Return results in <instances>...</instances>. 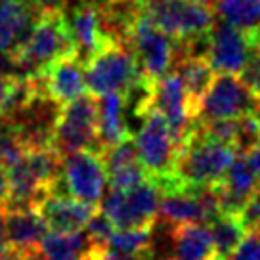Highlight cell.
Here are the masks:
<instances>
[{
  "mask_svg": "<svg viewBox=\"0 0 260 260\" xmlns=\"http://www.w3.org/2000/svg\"><path fill=\"white\" fill-rule=\"evenodd\" d=\"M77 54L75 42L65 19V8L41 10L29 35L4 56L21 75H39L57 57Z\"/></svg>",
  "mask_w": 260,
  "mask_h": 260,
  "instance_id": "6da1fadb",
  "label": "cell"
},
{
  "mask_svg": "<svg viewBox=\"0 0 260 260\" xmlns=\"http://www.w3.org/2000/svg\"><path fill=\"white\" fill-rule=\"evenodd\" d=\"M207 226L211 230L214 256L220 260H228V256L236 251V247L241 243L245 234L249 232L243 226L241 218L237 214H230V212H220Z\"/></svg>",
  "mask_w": 260,
  "mask_h": 260,
  "instance_id": "603a6c76",
  "label": "cell"
},
{
  "mask_svg": "<svg viewBox=\"0 0 260 260\" xmlns=\"http://www.w3.org/2000/svg\"><path fill=\"white\" fill-rule=\"evenodd\" d=\"M104 161H106L109 189H119V191L132 189L134 186H138L144 180L149 178L136 155V147L132 144V138L106 149Z\"/></svg>",
  "mask_w": 260,
  "mask_h": 260,
  "instance_id": "ac0fdd59",
  "label": "cell"
},
{
  "mask_svg": "<svg viewBox=\"0 0 260 260\" xmlns=\"http://www.w3.org/2000/svg\"><path fill=\"white\" fill-rule=\"evenodd\" d=\"M59 184L75 199L100 205L107 186L104 151L81 149L63 155Z\"/></svg>",
  "mask_w": 260,
  "mask_h": 260,
  "instance_id": "30bf717a",
  "label": "cell"
},
{
  "mask_svg": "<svg viewBox=\"0 0 260 260\" xmlns=\"http://www.w3.org/2000/svg\"><path fill=\"white\" fill-rule=\"evenodd\" d=\"M88 260H151V254H149V251L119 252V251H111L107 247H96V249H92Z\"/></svg>",
  "mask_w": 260,
  "mask_h": 260,
  "instance_id": "f546056e",
  "label": "cell"
},
{
  "mask_svg": "<svg viewBox=\"0 0 260 260\" xmlns=\"http://www.w3.org/2000/svg\"><path fill=\"white\" fill-rule=\"evenodd\" d=\"M37 77L42 94L48 96L54 104L61 107L69 104L71 100L82 96L86 88V77H84V63L77 54L57 57L48 67H44Z\"/></svg>",
  "mask_w": 260,
  "mask_h": 260,
  "instance_id": "5bb4252c",
  "label": "cell"
},
{
  "mask_svg": "<svg viewBox=\"0 0 260 260\" xmlns=\"http://www.w3.org/2000/svg\"><path fill=\"white\" fill-rule=\"evenodd\" d=\"M10 203V180L6 167L0 165V211L6 212Z\"/></svg>",
  "mask_w": 260,
  "mask_h": 260,
  "instance_id": "4dcf8cb0",
  "label": "cell"
},
{
  "mask_svg": "<svg viewBox=\"0 0 260 260\" xmlns=\"http://www.w3.org/2000/svg\"><path fill=\"white\" fill-rule=\"evenodd\" d=\"M0 260H21V256H17L16 252L10 249H4V251H0Z\"/></svg>",
  "mask_w": 260,
  "mask_h": 260,
  "instance_id": "d590c367",
  "label": "cell"
},
{
  "mask_svg": "<svg viewBox=\"0 0 260 260\" xmlns=\"http://www.w3.org/2000/svg\"><path fill=\"white\" fill-rule=\"evenodd\" d=\"M140 65V71L149 82L159 81L172 69L176 42L149 16L147 6L140 10L124 32V41Z\"/></svg>",
  "mask_w": 260,
  "mask_h": 260,
  "instance_id": "277c9868",
  "label": "cell"
},
{
  "mask_svg": "<svg viewBox=\"0 0 260 260\" xmlns=\"http://www.w3.org/2000/svg\"><path fill=\"white\" fill-rule=\"evenodd\" d=\"M12 79H14L12 73H2V71H0V115H2V106H4V102H6V96H8Z\"/></svg>",
  "mask_w": 260,
  "mask_h": 260,
  "instance_id": "d6a6232c",
  "label": "cell"
},
{
  "mask_svg": "<svg viewBox=\"0 0 260 260\" xmlns=\"http://www.w3.org/2000/svg\"><path fill=\"white\" fill-rule=\"evenodd\" d=\"M241 222H243V226L249 230V232H256L260 228V187L254 191V193L249 197V201L245 203V207L241 209V212L237 214Z\"/></svg>",
  "mask_w": 260,
  "mask_h": 260,
  "instance_id": "f1b7e54d",
  "label": "cell"
},
{
  "mask_svg": "<svg viewBox=\"0 0 260 260\" xmlns=\"http://www.w3.org/2000/svg\"><path fill=\"white\" fill-rule=\"evenodd\" d=\"M52 147L57 153L67 155L81 149L98 147V98L90 92L71 100L59 107L56 119Z\"/></svg>",
  "mask_w": 260,
  "mask_h": 260,
  "instance_id": "8992f818",
  "label": "cell"
},
{
  "mask_svg": "<svg viewBox=\"0 0 260 260\" xmlns=\"http://www.w3.org/2000/svg\"><path fill=\"white\" fill-rule=\"evenodd\" d=\"M65 19L73 37L77 56L82 63H86L107 42H111L102 25L98 0H77L73 4L67 2Z\"/></svg>",
  "mask_w": 260,
  "mask_h": 260,
  "instance_id": "4fadbf2b",
  "label": "cell"
},
{
  "mask_svg": "<svg viewBox=\"0 0 260 260\" xmlns=\"http://www.w3.org/2000/svg\"><path fill=\"white\" fill-rule=\"evenodd\" d=\"M84 77L86 88L96 98L113 92L128 94L142 79H146L128 46L117 41L107 42L84 63Z\"/></svg>",
  "mask_w": 260,
  "mask_h": 260,
  "instance_id": "3957f363",
  "label": "cell"
},
{
  "mask_svg": "<svg viewBox=\"0 0 260 260\" xmlns=\"http://www.w3.org/2000/svg\"><path fill=\"white\" fill-rule=\"evenodd\" d=\"M149 16L174 41H195L216 23L214 6L197 0H155L147 6Z\"/></svg>",
  "mask_w": 260,
  "mask_h": 260,
  "instance_id": "ba28073f",
  "label": "cell"
},
{
  "mask_svg": "<svg viewBox=\"0 0 260 260\" xmlns=\"http://www.w3.org/2000/svg\"><path fill=\"white\" fill-rule=\"evenodd\" d=\"M153 107L159 109L169 121L176 146H182L186 136L193 130L197 117L187 96V90L180 75L171 69L153 84Z\"/></svg>",
  "mask_w": 260,
  "mask_h": 260,
  "instance_id": "7c38bea8",
  "label": "cell"
},
{
  "mask_svg": "<svg viewBox=\"0 0 260 260\" xmlns=\"http://www.w3.org/2000/svg\"><path fill=\"white\" fill-rule=\"evenodd\" d=\"M256 107L258 102L239 75L216 73L199 102L197 122L237 119L245 113L256 111Z\"/></svg>",
  "mask_w": 260,
  "mask_h": 260,
  "instance_id": "9c48e42d",
  "label": "cell"
},
{
  "mask_svg": "<svg viewBox=\"0 0 260 260\" xmlns=\"http://www.w3.org/2000/svg\"><path fill=\"white\" fill-rule=\"evenodd\" d=\"M151 236H153V226L115 230L106 247L119 252H146L149 251Z\"/></svg>",
  "mask_w": 260,
  "mask_h": 260,
  "instance_id": "d4e9b609",
  "label": "cell"
},
{
  "mask_svg": "<svg viewBox=\"0 0 260 260\" xmlns=\"http://www.w3.org/2000/svg\"><path fill=\"white\" fill-rule=\"evenodd\" d=\"M256 232H258V234H260V228H258V230H256Z\"/></svg>",
  "mask_w": 260,
  "mask_h": 260,
  "instance_id": "74e56055",
  "label": "cell"
},
{
  "mask_svg": "<svg viewBox=\"0 0 260 260\" xmlns=\"http://www.w3.org/2000/svg\"><path fill=\"white\" fill-rule=\"evenodd\" d=\"M39 12L23 0H0V56L29 35Z\"/></svg>",
  "mask_w": 260,
  "mask_h": 260,
  "instance_id": "ffe728a7",
  "label": "cell"
},
{
  "mask_svg": "<svg viewBox=\"0 0 260 260\" xmlns=\"http://www.w3.org/2000/svg\"><path fill=\"white\" fill-rule=\"evenodd\" d=\"M228 260H260V234L258 232H247L241 243L236 247Z\"/></svg>",
  "mask_w": 260,
  "mask_h": 260,
  "instance_id": "83f0119b",
  "label": "cell"
},
{
  "mask_svg": "<svg viewBox=\"0 0 260 260\" xmlns=\"http://www.w3.org/2000/svg\"><path fill=\"white\" fill-rule=\"evenodd\" d=\"M216 16L239 29L260 25V0H214Z\"/></svg>",
  "mask_w": 260,
  "mask_h": 260,
  "instance_id": "cb8c5ba5",
  "label": "cell"
},
{
  "mask_svg": "<svg viewBox=\"0 0 260 260\" xmlns=\"http://www.w3.org/2000/svg\"><path fill=\"white\" fill-rule=\"evenodd\" d=\"M37 211L44 218L48 232H79L88 224V220L100 211V205L86 203L81 199H75L71 195L48 193L41 203L37 205Z\"/></svg>",
  "mask_w": 260,
  "mask_h": 260,
  "instance_id": "9a60e30c",
  "label": "cell"
},
{
  "mask_svg": "<svg viewBox=\"0 0 260 260\" xmlns=\"http://www.w3.org/2000/svg\"><path fill=\"white\" fill-rule=\"evenodd\" d=\"M46 232L48 226L37 207L6 211V241L8 249L17 256L37 251Z\"/></svg>",
  "mask_w": 260,
  "mask_h": 260,
  "instance_id": "e0dca14e",
  "label": "cell"
},
{
  "mask_svg": "<svg viewBox=\"0 0 260 260\" xmlns=\"http://www.w3.org/2000/svg\"><path fill=\"white\" fill-rule=\"evenodd\" d=\"M159 199L161 189L157 182L147 178L132 189H109L104 197L102 212L111 220L115 230L153 226L159 212Z\"/></svg>",
  "mask_w": 260,
  "mask_h": 260,
  "instance_id": "52a82bcc",
  "label": "cell"
},
{
  "mask_svg": "<svg viewBox=\"0 0 260 260\" xmlns=\"http://www.w3.org/2000/svg\"><path fill=\"white\" fill-rule=\"evenodd\" d=\"M236 155V147L209 136L195 121L193 130L178 149L172 176L184 187L214 186L226 174Z\"/></svg>",
  "mask_w": 260,
  "mask_h": 260,
  "instance_id": "7a4b0ae2",
  "label": "cell"
},
{
  "mask_svg": "<svg viewBox=\"0 0 260 260\" xmlns=\"http://www.w3.org/2000/svg\"><path fill=\"white\" fill-rule=\"evenodd\" d=\"M130 2H136V4H142V6H149L155 0H130Z\"/></svg>",
  "mask_w": 260,
  "mask_h": 260,
  "instance_id": "8d00e7d4",
  "label": "cell"
},
{
  "mask_svg": "<svg viewBox=\"0 0 260 260\" xmlns=\"http://www.w3.org/2000/svg\"><path fill=\"white\" fill-rule=\"evenodd\" d=\"M169 260H172V258H169Z\"/></svg>",
  "mask_w": 260,
  "mask_h": 260,
  "instance_id": "f35d334b",
  "label": "cell"
},
{
  "mask_svg": "<svg viewBox=\"0 0 260 260\" xmlns=\"http://www.w3.org/2000/svg\"><path fill=\"white\" fill-rule=\"evenodd\" d=\"M245 31L249 32V41H251V56L239 77L243 79L247 88L251 90L254 100L260 102V25Z\"/></svg>",
  "mask_w": 260,
  "mask_h": 260,
  "instance_id": "484cf974",
  "label": "cell"
},
{
  "mask_svg": "<svg viewBox=\"0 0 260 260\" xmlns=\"http://www.w3.org/2000/svg\"><path fill=\"white\" fill-rule=\"evenodd\" d=\"M258 187L260 180L256 172L252 171L247 157L239 153L236 155L234 162L228 167L222 180L218 184H214V189L220 199V209L222 212H230V214H239L245 203L249 201V197Z\"/></svg>",
  "mask_w": 260,
  "mask_h": 260,
  "instance_id": "2e32d148",
  "label": "cell"
},
{
  "mask_svg": "<svg viewBox=\"0 0 260 260\" xmlns=\"http://www.w3.org/2000/svg\"><path fill=\"white\" fill-rule=\"evenodd\" d=\"M205 56L216 73L241 75L251 56L249 32L216 19L211 31L205 35Z\"/></svg>",
  "mask_w": 260,
  "mask_h": 260,
  "instance_id": "8fae6325",
  "label": "cell"
},
{
  "mask_svg": "<svg viewBox=\"0 0 260 260\" xmlns=\"http://www.w3.org/2000/svg\"><path fill=\"white\" fill-rule=\"evenodd\" d=\"M88 237L84 232H46L39 251L44 260H88L92 252Z\"/></svg>",
  "mask_w": 260,
  "mask_h": 260,
  "instance_id": "7402d4cb",
  "label": "cell"
},
{
  "mask_svg": "<svg viewBox=\"0 0 260 260\" xmlns=\"http://www.w3.org/2000/svg\"><path fill=\"white\" fill-rule=\"evenodd\" d=\"M126 96L121 92L98 98V147L106 151L109 147L132 138L126 122Z\"/></svg>",
  "mask_w": 260,
  "mask_h": 260,
  "instance_id": "d6986e66",
  "label": "cell"
},
{
  "mask_svg": "<svg viewBox=\"0 0 260 260\" xmlns=\"http://www.w3.org/2000/svg\"><path fill=\"white\" fill-rule=\"evenodd\" d=\"M23 2L35 10H52V8H65L69 0H23Z\"/></svg>",
  "mask_w": 260,
  "mask_h": 260,
  "instance_id": "1f68e13d",
  "label": "cell"
},
{
  "mask_svg": "<svg viewBox=\"0 0 260 260\" xmlns=\"http://www.w3.org/2000/svg\"><path fill=\"white\" fill-rule=\"evenodd\" d=\"M245 157H247V161L251 162L252 171L256 172V176H258V180H260V142L256 146H252L251 149L245 153Z\"/></svg>",
  "mask_w": 260,
  "mask_h": 260,
  "instance_id": "836d02e7",
  "label": "cell"
},
{
  "mask_svg": "<svg viewBox=\"0 0 260 260\" xmlns=\"http://www.w3.org/2000/svg\"><path fill=\"white\" fill-rule=\"evenodd\" d=\"M140 119L142 124L132 136V144L147 176L155 182H161L174 172V165L178 159L176 140L172 136L171 124L159 109L149 107Z\"/></svg>",
  "mask_w": 260,
  "mask_h": 260,
  "instance_id": "5b68a950",
  "label": "cell"
},
{
  "mask_svg": "<svg viewBox=\"0 0 260 260\" xmlns=\"http://www.w3.org/2000/svg\"><path fill=\"white\" fill-rule=\"evenodd\" d=\"M8 249V241H6V212L0 211V251Z\"/></svg>",
  "mask_w": 260,
  "mask_h": 260,
  "instance_id": "e575fe53",
  "label": "cell"
},
{
  "mask_svg": "<svg viewBox=\"0 0 260 260\" xmlns=\"http://www.w3.org/2000/svg\"><path fill=\"white\" fill-rule=\"evenodd\" d=\"M211 256H214V245L207 224L171 226L172 260H207Z\"/></svg>",
  "mask_w": 260,
  "mask_h": 260,
  "instance_id": "44dd1931",
  "label": "cell"
},
{
  "mask_svg": "<svg viewBox=\"0 0 260 260\" xmlns=\"http://www.w3.org/2000/svg\"><path fill=\"white\" fill-rule=\"evenodd\" d=\"M115 226L111 224V220L107 218L102 211H98L92 218L88 220V224L84 226V234L88 237L90 245L96 247H106L109 237L113 236Z\"/></svg>",
  "mask_w": 260,
  "mask_h": 260,
  "instance_id": "4316f807",
  "label": "cell"
}]
</instances>
